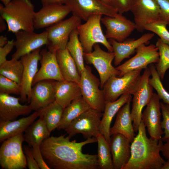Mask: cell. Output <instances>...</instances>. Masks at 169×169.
<instances>
[{
    "label": "cell",
    "mask_w": 169,
    "mask_h": 169,
    "mask_svg": "<svg viewBox=\"0 0 169 169\" xmlns=\"http://www.w3.org/2000/svg\"><path fill=\"white\" fill-rule=\"evenodd\" d=\"M56 52L46 49L40 52L39 60L41 66L33 82L32 86L42 80L51 79L56 81L64 80L61 73L56 56Z\"/></svg>",
    "instance_id": "obj_21"
},
{
    "label": "cell",
    "mask_w": 169,
    "mask_h": 169,
    "mask_svg": "<svg viewBox=\"0 0 169 169\" xmlns=\"http://www.w3.org/2000/svg\"><path fill=\"white\" fill-rule=\"evenodd\" d=\"M56 56L60 71L64 79L79 84L80 74L75 62L67 49L57 50Z\"/></svg>",
    "instance_id": "obj_29"
},
{
    "label": "cell",
    "mask_w": 169,
    "mask_h": 169,
    "mask_svg": "<svg viewBox=\"0 0 169 169\" xmlns=\"http://www.w3.org/2000/svg\"><path fill=\"white\" fill-rule=\"evenodd\" d=\"M135 51L136 54L134 56L116 67L120 73L118 77L130 71L145 69L148 65L157 63L159 61L158 49L155 45L143 44L137 48Z\"/></svg>",
    "instance_id": "obj_13"
},
{
    "label": "cell",
    "mask_w": 169,
    "mask_h": 169,
    "mask_svg": "<svg viewBox=\"0 0 169 169\" xmlns=\"http://www.w3.org/2000/svg\"><path fill=\"white\" fill-rule=\"evenodd\" d=\"M103 113L90 108L72 121L64 130L70 138L79 133L86 139L96 138L100 133L99 127Z\"/></svg>",
    "instance_id": "obj_8"
},
{
    "label": "cell",
    "mask_w": 169,
    "mask_h": 169,
    "mask_svg": "<svg viewBox=\"0 0 169 169\" xmlns=\"http://www.w3.org/2000/svg\"><path fill=\"white\" fill-rule=\"evenodd\" d=\"M8 25L6 21L1 16H0V32H2L5 30Z\"/></svg>",
    "instance_id": "obj_48"
},
{
    "label": "cell",
    "mask_w": 169,
    "mask_h": 169,
    "mask_svg": "<svg viewBox=\"0 0 169 169\" xmlns=\"http://www.w3.org/2000/svg\"><path fill=\"white\" fill-rule=\"evenodd\" d=\"M131 99L118 111L113 126L110 128V136L120 133L124 136L131 142L135 138V131L131 115L130 103Z\"/></svg>",
    "instance_id": "obj_25"
},
{
    "label": "cell",
    "mask_w": 169,
    "mask_h": 169,
    "mask_svg": "<svg viewBox=\"0 0 169 169\" xmlns=\"http://www.w3.org/2000/svg\"><path fill=\"white\" fill-rule=\"evenodd\" d=\"M40 48L20 58L23 66L19 97L20 102L22 103L30 102L33 82L38 70V63L40 58Z\"/></svg>",
    "instance_id": "obj_14"
},
{
    "label": "cell",
    "mask_w": 169,
    "mask_h": 169,
    "mask_svg": "<svg viewBox=\"0 0 169 169\" xmlns=\"http://www.w3.org/2000/svg\"><path fill=\"white\" fill-rule=\"evenodd\" d=\"M112 136L109 144L114 169H123L131 158V142L120 133Z\"/></svg>",
    "instance_id": "obj_24"
},
{
    "label": "cell",
    "mask_w": 169,
    "mask_h": 169,
    "mask_svg": "<svg viewBox=\"0 0 169 169\" xmlns=\"http://www.w3.org/2000/svg\"><path fill=\"white\" fill-rule=\"evenodd\" d=\"M15 33L16 50L12 56L13 59H19L22 56L44 45H47L48 43V33L46 30L39 33L33 31L20 30Z\"/></svg>",
    "instance_id": "obj_16"
},
{
    "label": "cell",
    "mask_w": 169,
    "mask_h": 169,
    "mask_svg": "<svg viewBox=\"0 0 169 169\" xmlns=\"http://www.w3.org/2000/svg\"><path fill=\"white\" fill-rule=\"evenodd\" d=\"M23 66L21 61L13 59L6 60L0 65V74L21 84Z\"/></svg>",
    "instance_id": "obj_35"
},
{
    "label": "cell",
    "mask_w": 169,
    "mask_h": 169,
    "mask_svg": "<svg viewBox=\"0 0 169 169\" xmlns=\"http://www.w3.org/2000/svg\"><path fill=\"white\" fill-rule=\"evenodd\" d=\"M101 22L106 29V38L119 42L125 40L136 29L134 22L118 13L113 17L105 16L102 18Z\"/></svg>",
    "instance_id": "obj_17"
},
{
    "label": "cell",
    "mask_w": 169,
    "mask_h": 169,
    "mask_svg": "<svg viewBox=\"0 0 169 169\" xmlns=\"http://www.w3.org/2000/svg\"><path fill=\"white\" fill-rule=\"evenodd\" d=\"M55 81L51 79L42 80L32 87L29 105L33 110L40 111L55 100Z\"/></svg>",
    "instance_id": "obj_19"
},
{
    "label": "cell",
    "mask_w": 169,
    "mask_h": 169,
    "mask_svg": "<svg viewBox=\"0 0 169 169\" xmlns=\"http://www.w3.org/2000/svg\"><path fill=\"white\" fill-rule=\"evenodd\" d=\"M167 25L166 22L160 20L147 25L145 30L156 34L162 41L169 45V31L166 28Z\"/></svg>",
    "instance_id": "obj_38"
},
{
    "label": "cell",
    "mask_w": 169,
    "mask_h": 169,
    "mask_svg": "<svg viewBox=\"0 0 169 169\" xmlns=\"http://www.w3.org/2000/svg\"><path fill=\"white\" fill-rule=\"evenodd\" d=\"M154 36V33H149L143 34L137 39L127 38L122 42H119L113 39H108L115 54V66L120 65L124 59L128 58L133 54L137 48L143 44L148 43Z\"/></svg>",
    "instance_id": "obj_22"
},
{
    "label": "cell",
    "mask_w": 169,
    "mask_h": 169,
    "mask_svg": "<svg viewBox=\"0 0 169 169\" xmlns=\"http://www.w3.org/2000/svg\"><path fill=\"white\" fill-rule=\"evenodd\" d=\"M156 45L158 49L159 59L155 66L161 79H163L166 71L169 69V45L159 38Z\"/></svg>",
    "instance_id": "obj_36"
},
{
    "label": "cell",
    "mask_w": 169,
    "mask_h": 169,
    "mask_svg": "<svg viewBox=\"0 0 169 169\" xmlns=\"http://www.w3.org/2000/svg\"><path fill=\"white\" fill-rule=\"evenodd\" d=\"M20 97L0 94V121L15 120L19 116L29 114L33 110L30 105L21 104Z\"/></svg>",
    "instance_id": "obj_23"
},
{
    "label": "cell",
    "mask_w": 169,
    "mask_h": 169,
    "mask_svg": "<svg viewBox=\"0 0 169 169\" xmlns=\"http://www.w3.org/2000/svg\"><path fill=\"white\" fill-rule=\"evenodd\" d=\"M161 169H169V159H167L163 165Z\"/></svg>",
    "instance_id": "obj_50"
},
{
    "label": "cell",
    "mask_w": 169,
    "mask_h": 169,
    "mask_svg": "<svg viewBox=\"0 0 169 169\" xmlns=\"http://www.w3.org/2000/svg\"><path fill=\"white\" fill-rule=\"evenodd\" d=\"M141 70L129 72L121 77L113 76L105 84L102 90L106 101L113 102L122 95H133L137 90L141 78Z\"/></svg>",
    "instance_id": "obj_4"
},
{
    "label": "cell",
    "mask_w": 169,
    "mask_h": 169,
    "mask_svg": "<svg viewBox=\"0 0 169 169\" xmlns=\"http://www.w3.org/2000/svg\"><path fill=\"white\" fill-rule=\"evenodd\" d=\"M23 133L8 138L0 147V166L3 169H26L27 164L22 148Z\"/></svg>",
    "instance_id": "obj_6"
},
{
    "label": "cell",
    "mask_w": 169,
    "mask_h": 169,
    "mask_svg": "<svg viewBox=\"0 0 169 169\" xmlns=\"http://www.w3.org/2000/svg\"><path fill=\"white\" fill-rule=\"evenodd\" d=\"M33 121L27 128L23 134L24 141L31 147L40 145L44 139L49 136V131L45 122L41 117Z\"/></svg>",
    "instance_id": "obj_30"
},
{
    "label": "cell",
    "mask_w": 169,
    "mask_h": 169,
    "mask_svg": "<svg viewBox=\"0 0 169 169\" xmlns=\"http://www.w3.org/2000/svg\"><path fill=\"white\" fill-rule=\"evenodd\" d=\"M68 136H49L41 143V153L46 162L54 169H97L99 168L96 155L84 154L85 145L96 142L92 137L80 142L70 141Z\"/></svg>",
    "instance_id": "obj_1"
},
{
    "label": "cell",
    "mask_w": 169,
    "mask_h": 169,
    "mask_svg": "<svg viewBox=\"0 0 169 169\" xmlns=\"http://www.w3.org/2000/svg\"><path fill=\"white\" fill-rule=\"evenodd\" d=\"M160 100L157 94L153 93L141 115V121L147 127L150 137L158 140L161 139L164 133L161 126L162 115Z\"/></svg>",
    "instance_id": "obj_18"
},
{
    "label": "cell",
    "mask_w": 169,
    "mask_h": 169,
    "mask_svg": "<svg viewBox=\"0 0 169 169\" xmlns=\"http://www.w3.org/2000/svg\"><path fill=\"white\" fill-rule=\"evenodd\" d=\"M135 0H110V5L120 14L127 12L131 8Z\"/></svg>",
    "instance_id": "obj_41"
},
{
    "label": "cell",
    "mask_w": 169,
    "mask_h": 169,
    "mask_svg": "<svg viewBox=\"0 0 169 169\" xmlns=\"http://www.w3.org/2000/svg\"><path fill=\"white\" fill-rule=\"evenodd\" d=\"M20 85L15 81L0 74V94L20 95Z\"/></svg>",
    "instance_id": "obj_39"
},
{
    "label": "cell",
    "mask_w": 169,
    "mask_h": 169,
    "mask_svg": "<svg viewBox=\"0 0 169 169\" xmlns=\"http://www.w3.org/2000/svg\"><path fill=\"white\" fill-rule=\"evenodd\" d=\"M54 89L55 101L64 109L73 100L82 96L79 84L74 81H56Z\"/></svg>",
    "instance_id": "obj_28"
},
{
    "label": "cell",
    "mask_w": 169,
    "mask_h": 169,
    "mask_svg": "<svg viewBox=\"0 0 169 169\" xmlns=\"http://www.w3.org/2000/svg\"><path fill=\"white\" fill-rule=\"evenodd\" d=\"M64 108L55 100L45 109L39 111L50 133L59 126L62 119Z\"/></svg>",
    "instance_id": "obj_32"
},
{
    "label": "cell",
    "mask_w": 169,
    "mask_h": 169,
    "mask_svg": "<svg viewBox=\"0 0 169 169\" xmlns=\"http://www.w3.org/2000/svg\"><path fill=\"white\" fill-rule=\"evenodd\" d=\"M34 7L30 0H12L8 4H0V16L6 22L8 31H33Z\"/></svg>",
    "instance_id": "obj_3"
},
{
    "label": "cell",
    "mask_w": 169,
    "mask_h": 169,
    "mask_svg": "<svg viewBox=\"0 0 169 169\" xmlns=\"http://www.w3.org/2000/svg\"><path fill=\"white\" fill-rule=\"evenodd\" d=\"M66 0H41L43 6L54 4H65Z\"/></svg>",
    "instance_id": "obj_46"
},
{
    "label": "cell",
    "mask_w": 169,
    "mask_h": 169,
    "mask_svg": "<svg viewBox=\"0 0 169 169\" xmlns=\"http://www.w3.org/2000/svg\"><path fill=\"white\" fill-rule=\"evenodd\" d=\"M146 127L141 121L131 142V158L123 169H161L165 162L160 154L163 141L148 138Z\"/></svg>",
    "instance_id": "obj_2"
},
{
    "label": "cell",
    "mask_w": 169,
    "mask_h": 169,
    "mask_svg": "<svg viewBox=\"0 0 169 169\" xmlns=\"http://www.w3.org/2000/svg\"><path fill=\"white\" fill-rule=\"evenodd\" d=\"M151 73L149 68L145 69L141 81L133 95L131 115L135 132L138 131L141 121L142 110L149 103L152 96L153 88L149 82Z\"/></svg>",
    "instance_id": "obj_12"
},
{
    "label": "cell",
    "mask_w": 169,
    "mask_h": 169,
    "mask_svg": "<svg viewBox=\"0 0 169 169\" xmlns=\"http://www.w3.org/2000/svg\"><path fill=\"white\" fill-rule=\"evenodd\" d=\"M39 115V111H34L31 115L17 120L0 121V142L11 137L23 133Z\"/></svg>",
    "instance_id": "obj_27"
},
{
    "label": "cell",
    "mask_w": 169,
    "mask_h": 169,
    "mask_svg": "<svg viewBox=\"0 0 169 169\" xmlns=\"http://www.w3.org/2000/svg\"><path fill=\"white\" fill-rule=\"evenodd\" d=\"M40 145H35L31 147L33 157L41 169H50L44 160L41 153Z\"/></svg>",
    "instance_id": "obj_42"
},
{
    "label": "cell",
    "mask_w": 169,
    "mask_h": 169,
    "mask_svg": "<svg viewBox=\"0 0 169 169\" xmlns=\"http://www.w3.org/2000/svg\"><path fill=\"white\" fill-rule=\"evenodd\" d=\"M23 150L25 154L27 166L29 169H40L35 160L32 153L31 147L28 145L23 146Z\"/></svg>",
    "instance_id": "obj_44"
},
{
    "label": "cell",
    "mask_w": 169,
    "mask_h": 169,
    "mask_svg": "<svg viewBox=\"0 0 169 169\" xmlns=\"http://www.w3.org/2000/svg\"><path fill=\"white\" fill-rule=\"evenodd\" d=\"M102 15H93L84 23H81L77 28L79 38L84 53L92 52L94 44L99 43L105 47L108 52H113L112 47L104 34L101 28Z\"/></svg>",
    "instance_id": "obj_5"
},
{
    "label": "cell",
    "mask_w": 169,
    "mask_h": 169,
    "mask_svg": "<svg viewBox=\"0 0 169 169\" xmlns=\"http://www.w3.org/2000/svg\"><path fill=\"white\" fill-rule=\"evenodd\" d=\"M8 42V40L7 37L3 35L0 36V47L4 46Z\"/></svg>",
    "instance_id": "obj_49"
},
{
    "label": "cell",
    "mask_w": 169,
    "mask_h": 169,
    "mask_svg": "<svg viewBox=\"0 0 169 169\" xmlns=\"http://www.w3.org/2000/svg\"><path fill=\"white\" fill-rule=\"evenodd\" d=\"M165 141L166 143L163 144L161 152L163 156L167 159H169V138Z\"/></svg>",
    "instance_id": "obj_47"
},
{
    "label": "cell",
    "mask_w": 169,
    "mask_h": 169,
    "mask_svg": "<svg viewBox=\"0 0 169 169\" xmlns=\"http://www.w3.org/2000/svg\"><path fill=\"white\" fill-rule=\"evenodd\" d=\"M3 3L4 6H6L12 0H0Z\"/></svg>",
    "instance_id": "obj_51"
},
{
    "label": "cell",
    "mask_w": 169,
    "mask_h": 169,
    "mask_svg": "<svg viewBox=\"0 0 169 169\" xmlns=\"http://www.w3.org/2000/svg\"><path fill=\"white\" fill-rule=\"evenodd\" d=\"M66 49L75 62L80 74L82 71L85 69V66L84 63V49L79 40L77 28L71 33Z\"/></svg>",
    "instance_id": "obj_33"
},
{
    "label": "cell",
    "mask_w": 169,
    "mask_h": 169,
    "mask_svg": "<svg viewBox=\"0 0 169 169\" xmlns=\"http://www.w3.org/2000/svg\"><path fill=\"white\" fill-rule=\"evenodd\" d=\"M160 9L161 20L169 25V0H156Z\"/></svg>",
    "instance_id": "obj_43"
},
{
    "label": "cell",
    "mask_w": 169,
    "mask_h": 169,
    "mask_svg": "<svg viewBox=\"0 0 169 169\" xmlns=\"http://www.w3.org/2000/svg\"><path fill=\"white\" fill-rule=\"evenodd\" d=\"M161 108L163 120L161 122V128L165 135L161 140L165 141L169 138V105L161 102Z\"/></svg>",
    "instance_id": "obj_40"
},
{
    "label": "cell",
    "mask_w": 169,
    "mask_h": 169,
    "mask_svg": "<svg viewBox=\"0 0 169 169\" xmlns=\"http://www.w3.org/2000/svg\"><path fill=\"white\" fill-rule=\"evenodd\" d=\"M79 83L82 96L91 108L103 112L106 101L102 90L99 89L100 80L86 65L80 74Z\"/></svg>",
    "instance_id": "obj_7"
},
{
    "label": "cell",
    "mask_w": 169,
    "mask_h": 169,
    "mask_svg": "<svg viewBox=\"0 0 169 169\" xmlns=\"http://www.w3.org/2000/svg\"><path fill=\"white\" fill-rule=\"evenodd\" d=\"M107 4L110 5V0H101Z\"/></svg>",
    "instance_id": "obj_52"
},
{
    "label": "cell",
    "mask_w": 169,
    "mask_h": 169,
    "mask_svg": "<svg viewBox=\"0 0 169 169\" xmlns=\"http://www.w3.org/2000/svg\"><path fill=\"white\" fill-rule=\"evenodd\" d=\"M130 11L136 29L142 32L147 25L161 20L160 9L156 0H135Z\"/></svg>",
    "instance_id": "obj_15"
},
{
    "label": "cell",
    "mask_w": 169,
    "mask_h": 169,
    "mask_svg": "<svg viewBox=\"0 0 169 169\" xmlns=\"http://www.w3.org/2000/svg\"><path fill=\"white\" fill-rule=\"evenodd\" d=\"M148 68L151 76L149 79V84L156 90L160 99L162 100L164 103L169 105V93L164 88L155 65L152 64L149 65Z\"/></svg>",
    "instance_id": "obj_37"
},
{
    "label": "cell",
    "mask_w": 169,
    "mask_h": 169,
    "mask_svg": "<svg viewBox=\"0 0 169 169\" xmlns=\"http://www.w3.org/2000/svg\"><path fill=\"white\" fill-rule=\"evenodd\" d=\"M94 50L90 53L84 54L86 63L92 64L99 74L100 82V87L103 88L106 81L111 77L118 76L120 73L112 65L114 59L113 52H106L102 50L99 44L93 46Z\"/></svg>",
    "instance_id": "obj_10"
},
{
    "label": "cell",
    "mask_w": 169,
    "mask_h": 169,
    "mask_svg": "<svg viewBox=\"0 0 169 169\" xmlns=\"http://www.w3.org/2000/svg\"><path fill=\"white\" fill-rule=\"evenodd\" d=\"M90 108L82 96L75 99L64 109L62 119L57 129L64 130L72 121Z\"/></svg>",
    "instance_id": "obj_31"
},
{
    "label": "cell",
    "mask_w": 169,
    "mask_h": 169,
    "mask_svg": "<svg viewBox=\"0 0 169 169\" xmlns=\"http://www.w3.org/2000/svg\"><path fill=\"white\" fill-rule=\"evenodd\" d=\"M81 22L80 18L72 14L68 18L46 28L48 50L56 52L58 50L65 49L71 33L77 28Z\"/></svg>",
    "instance_id": "obj_9"
},
{
    "label": "cell",
    "mask_w": 169,
    "mask_h": 169,
    "mask_svg": "<svg viewBox=\"0 0 169 169\" xmlns=\"http://www.w3.org/2000/svg\"><path fill=\"white\" fill-rule=\"evenodd\" d=\"M131 95L126 94L113 102L106 101L105 108L99 127V132L109 143L110 140V130L112 119L119 109L131 99Z\"/></svg>",
    "instance_id": "obj_26"
},
{
    "label": "cell",
    "mask_w": 169,
    "mask_h": 169,
    "mask_svg": "<svg viewBox=\"0 0 169 169\" xmlns=\"http://www.w3.org/2000/svg\"><path fill=\"white\" fill-rule=\"evenodd\" d=\"M65 4L73 15L85 21L94 15L113 17L118 13L115 8L101 0H66Z\"/></svg>",
    "instance_id": "obj_11"
},
{
    "label": "cell",
    "mask_w": 169,
    "mask_h": 169,
    "mask_svg": "<svg viewBox=\"0 0 169 169\" xmlns=\"http://www.w3.org/2000/svg\"><path fill=\"white\" fill-rule=\"evenodd\" d=\"M14 45V40L12 39L8 41L4 46L0 47V65L5 61L8 54L12 50Z\"/></svg>",
    "instance_id": "obj_45"
},
{
    "label": "cell",
    "mask_w": 169,
    "mask_h": 169,
    "mask_svg": "<svg viewBox=\"0 0 169 169\" xmlns=\"http://www.w3.org/2000/svg\"><path fill=\"white\" fill-rule=\"evenodd\" d=\"M70 12V8L65 4H54L43 6L34 15L35 29L47 28L63 20Z\"/></svg>",
    "instance_id": "obj_20"
},
{
    "label": "cell",
    "mask_w": 169,
    "mask_h": 169,
    "mask_svg": "<svg viewBox=\"0 0 169 169\" xmlns=\"http://www.w3.org/2000/svg\"><path fill=\"white\" fill-rule=\"evenodd\" d=\"M96 138L98 143L97 159L99 168L114 169L109 143L100 133Z\"/></svg>",
    "instance_id": "obj_34"
}]
</instances>
